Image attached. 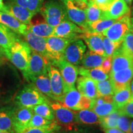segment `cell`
I'll use <instances>...</instances> for the list:
<instances>
[{"instance_id": "obj_53", "label": "cell", "mask_w": 133, "mask_h": 133, "mask_svg": "<svg viewBox=\"0 0 133 133\" xmlns=\"http://www.w3.org/2000/svg\"><path fill=\"white\" fill-rule=\"evenodd\" d=\"M124 1L126 3V4L128 5V6H130L132 4V0H124Z\"/></svg>"}, {"instance_id": "obj_24", "label": "cell", "mask_w": 133, "mask_h": 133, "mask_svg": "<svg viewBox=\"0 0 133 133\" xmlns=\"http://www.w3.org/2000/svg\"><path fill=\"white\" fill-rule=\"evenodd\" d=\"M19 39L21 38L19 34L8 26L0 24V46L4 49H8Z\"/></svg>"}, {"instance_id": "obj_20", "label": "cell", "mask_w": 133, "mask_h": 133, "mask_svg": "<svg viewBox=\"0 0 133 133\" xmlns=\"http://www.w3.org/2000/svg\"><path fill=\"white\" fill-rule=\"evenodd\" d=\"M78 91L81 95L94 99L97 97L96 81L85 76H80L76 80Z\"/></svg>"}, {"instance_id": "obj_8", "label": "cell", "mask_w": 133, "mask_h": 133, "mask_svg": "<svg viewBox=\"0 0 133 133\" xmlns=\"http://www.w3.org/2000/svg\"><path fill=\"white\" fill-rule=\"evenodd\" d=\"M48 59L51 62H56L64 58V53L68 45L75 39H69L52 36L46 38Z\"/></svg>"}, {"instance_id": "obj_22", "label": "cell", "mask_w": 133, "mask_h": 133, "mask_svg": "<svg viewBox=\"0 0 133 133\" xmlns=\"http://www.w3.org/2000/svg\"><path fill=\"white\" fill-rule=\"evenodd\" d=\"M0 24L8 26L14 32L22 35L28 30V25L23 24L13 16L1 11H0Z\"/></svg>"}, {"instance_id": "obj_7", "label": "cell", "mask_w": 133, "mask_h": 133, "mask_svg": "<svg viewBox=\"0 0 133 133\" xmlns=\"http://www.w3.org/2000/svg\"><path fill=\"white\" fill-rule=\"evenodd\" d=\"M51 63L59 69L64 81L65 93L69 89L75 87V86L78 75V68L76 65L67 62L64 58L56 62Z\"/></svg>"}, {"instance_id": "obj_41", "label": "cell", "mask_w": 133, "mask_h": 133, "mask_svg": "<svg viewBox=\"0 0 133 133\" xmlns=\"http://www.w3.org/2000/svg\"><path fill=\"white\" fill-rule=\"evenodd\" d=\"M104 48V57H112L115 51L119 47L121 44L115 43L109 38L104 36L103 38Z\"/></svg>"}, {"instance_id": "obj_39", "label": "cell", "mask_w": 133, "mask_h": 133, "mask_svg": "<svg viewBox=\"0 0 133 133\" xmlns=\"http://www.w3.org/2000/svg\"><path fill=\"white\" fill-rule=\"evenodd\" d=\"M54 121H50L49 119H46L39 115L36 114H33L31 119L30 121L29 124L26 126V128H39L44 127L50 125L54 122Z\"/></svg>"}, {"instance_id": "obj_47", "label": "cell", "mask_w": 133, "mask_h": 133, "mask_svg": "<svg viewBox=\"0 0 133 133\" xmlns=\"http://www.w3.org/2000/svg\"><path fill=\"white\" fill-rule=\"evenodd\" d=\"M105 133H125L118 128L107 129L105 130Z\"/></svg>"}, {"instance_id": "obj_10", "label": "cell", "mask_w": 133, "mask_h": 133, "mask_svg": "<svg viewBox=\"0 0 133 133\" xmlns=\"http://www.w3.org/2000/svg\"><path fill=\"white\" fill-rule=\"evenodd\" d=\"M86 46L81 39L76 38L66 48L64 53V59L75 65H81L85 54Z\"/></svg>"}, {"instance_id": "obj_31", "label": "cell", "mask_w": 133, "mask_h": 133, "mask_svg": "<svg viewBox=\"0 0 133 133\" xmlns=\"http://www.w3.org/2000/svg\"><path fill=\"white\" fill-rule=\"evenodd\" d=\"M129 86L115 91L113 94V102L118 109H121L131 99V92Z\"/></svg>"}, {"instance_id": "obj_27", "label": "cell", "mask_w": 133, "mask_h": 133, "mask_svg": "<svg viewBox=\"0 0 133 133\" xmlns=\"http://www.w3.org/2000/svg\"><path fill=\"white\" fill-rule=\"evenodd\" d=\"M78 74L81 76H85L96 81H102L109 79V75L106 74L101 66L96 68L87 69L83 66L78 68Z\"/></svg>"}, {"instance_id": "obj_23", "label": "cell", "mask_w": 133, "mask_h": 133, "mask_svg": "<svg viewBox=\"0 0 133 133\" xmlns=\"http://www.w3.org/2000/svg\"><path fill=\"white\" fill-rule=\"evenodd\" d=\"M81 94L75 87L71 88L64 94L59 102L65 107L74 111L80 110L79 101Z\"/></svg>"}, {"instance_id": "obj_5", "label": "cell", "mask_w": 133, "mask_h": 133, "mask_svg": "<svg viewBox=\"0 0 133 133\" xmlns=\"http://www.w3.org/2000/svg\"><path fill=\"white\" fill-rule=\"evenodd\" d=\"M132 30L129 14L116 20L102 35L115 43L121 44L126 35Z\"/></svg>"}, {"instance_id": "obj_38", "label": "cell", "mask_w": 133, "mask_h": 133, "mask_svg": "<svg viewBox=\"0 0 133 133\" xmlns=\"http://www.w3.org/2000/svg\"><path fill=\"white\" fill-rule=\"evenodd\" d=\"M61 127L56 121L48 126L39 128H25L21 133H56L59 131Z\"/></svg>"}, {"instance_id": "obj_2", "label": "cell", "mask_w": 133, "mask_h": 133, "mask_svg": "<svg viewBox=\"0 0 133 133\" xmlns=\"http://www.w3.org/2000/svg\"><path fill=\"white\" fill-rule=\"evenodd\" d=\"M39 12L46 22L54 27L62 22L69 20L64 5L59 0H48L43 6Z\"/></svg>"}, {"instance_id": "obj_44", "label": "cell", "mask_w": 133, "mask_h": 133, "mask_svg": "<svg viewBox=\"0 0 133 133\" xmlns=\"http://www.w3.org/2000/svg\"><path fill=\"white\" fill-rule=\"evenodd\" d=\"M92 105V99L81 95L80 101H79V109H91Z\"/></svg>"}, {"instance_id": "obj_36", "label": "cell", "mask_w": 133, "mask_h": 133, "mask_svg": "<svg viewBox=\"0 0 133 133\" xmlns=\"http://www.w3.org/2000/svg\"><path fill=\"white\" fill-rule=\"evenodd\" d=\"M32 109L34 114L39 115L50 121L54 120L55 117L54 112L50 105V102H45L37 105L33 107Z\"/></svg>"}, {"instance_id": "obj_18", "label": "cell", "mask_w": 133, "mask_h": 133, "mask_svg": "<svg viewBox=\"0 0 133 133\" xmlns=\"http://www.w3.org/2000/svg\"><path fill=\"white\" fill-rule=\"evenodd\" d=\"M129 13V7L124 0H115L107 11H104V18L118 20Z\"/></svg>"}, {"instance_id": "obj_14", "label": "cell", "mask_w": 133, "mask_h": 133, "mask_svg": "<svg viewBox=\"0 0 133 133\" xmlns=\"http://www.w3.org/2000/svg\"><path fill=\"white\" fill-rule=\"evenodd\" d=\"M3 12L11 15L17 20L26 25L31 24V19L36 14L35 12L15 3L6 1Z\"/></svg>"}, {"instance_id": "obj_34", "label": "cell", "mask_w": 133, "mask_h": 133, "mask_svg": "<svg viewBox=\"0 0 133 133\" xmlns=\"http://www.w3.org/2000/svg\"><path fill=\"white\" fill-rule=\"evenodd\" d=\"M120 115V113L118 110L107 116L100 117V125L105 130L117 128V121Z\"/></svg>"}, {"instance_id": "obj_57", "label": "cell", "mask_w": 133, "mask_h": 133, "mask_svg": "<svg viewBox=\"0 0 133 133\" xmlns=\"http://www.w3.org/2000/svg\"><path fill=\"white\" fill-rule=\"evenodd\" d=\"M0 133H11L9 131H0Z\"/></svg>"}, {"instance_id": "obj_30", "label": "cell", "mask_w": 133, "mask_h": 133, "mask_svg": "<svg viewBox=\"0 0 133 133\" xmlns=\"http://www.w3.org/2000/svg\"><path fill=\"white\" fill-rule=\"evenodd\" d=\"M105 57L92 52L89 50L84 54L81 65L82 66L87 69L96 68L100 66L103 61L105 59Z\"/></svg>"}, {"instance_id": "obj_51", "label": "cell", "mask_w": 133, "mask_h": 133, "mask_svg": "<svg viewBox=\"0 0 133 133\" xmlns=\"http://www.w3.org/2000/svg\"><path fill=\"white\" fill-rule=\"evenodd\" d=\"M130 89L131 92V98H133V81L132 80L130 83Z\"/></svg>"}, {"instance_id": "obj_56", "label": "cell", "mask_w": 133, "mask_h": 133, "mask_svg": "<svg viewBox=\"0 0 133 133\" xmlns=\"http://www.w3.org/2000/svg\"><path fill=\"white\" fill-rule=\"evenodd\" d=\"M131 26H132V29L133 30V17L131 19Z\"/></svg>"}, {"instance_id": "obj_45", "label": "cell", "mask_w": 133, "mask_h": 133, "mask_svg": "<svg viewBox=\"0 0 133 133\" xmlns=\"http://www.w3.org/2000/svg\"><path fill=\"white\" fill-rule=\"evenodd\" d=\"M102 11H105L115 0H93Z\"/></svg>"}, {"instance_id": "obj_15", "label": "cell", "mask_w": 133, "mask_h": 133, "mask_svg": "<svg viewBox=\"0 0 133 133\" xmlns=\"http://www.w3.org/2000/svg\"><path fill=\"white\" fill-rule=\"evenodd\" d=\"M110 79L114 92L130 85L133 78V66L110 74Z\"/></svg>"}, {"instance_id": "obj_26", "label": "cell", "mask_w": 133, "mask_h": 133, "mask_svg": "<svg viewBox=\"0 0 133 133\" xmlns=\"http://www.w3.org/2000/svg\"><path fill=\"white\" fill-rule=\"evenodd\" d=\"M14 107H4L0 109V131L13 133V112Z\"/></svg>"}, {"instance_id": "obj_12", "label": "cell", "mask_w": 133, "mask_h": 133, "mask_svg": "<svg viewBox=\"0 0 133 133\" xmlns=\"http://www.w3.org/2000/svg\"><path fill=\"white\" fill-rule=\"evenodd\" d=\"M84 33L85 31L82 28L69 20H66L55 26L53 36L74 39L80 38L81 35Z\"/></svg>"}, {"instance_id": "obj_33", "label": "cell", "mask_w": 133, "mask_h": 133, "mask_svg": "<svg viewBox=\"0 0 133 133\" xmlns=\"http://www.w3.org/2000/svg\"><path fill=\"white\" fill-rule=\"evenodd\" d=\"M44 0H6V1L15 3L37 14L40 11Z\"/></svg>"}, {"instance_id": "obj_49", "label": "cell", "mask_w": 133, "mask_h": 133, "mask_svg": "<svg viewBox=\"0 0 133 133\" xmlns=\"http://www.w3.org/2000/svg\"><path fill=\"white\" fill-rule=\"evenodd\" d=\"M5 57V50L3 48L0 46V57Z\"/></svg>"}, {"instance_id": "obj_42", "label": "cell", "mask_w": 133, "mask_h": 133, "mask_svg": "<svg viewBox=\"0 0 133 133\" xmlns=\"http://www.w3.org/2000/svg\"><path fill=\"white\" fill-rule=\"evenodd\" d=\"M130 121L128 117L121 115L117 121V128L125 133H130Z\"/></svg>"}, {"instance_id": "obj_1", "label": "cell", "mask_w": 133, "mask_h": 133, "mask_svg": "<svg viewBox=\"0 0 133 133\" xmlns=\"http://www.w3.org/2000/svg\"><path fill=\"white\" fill-rule=\"evenodd\" d=\"M5 50V57L21 70L24 78L27 74L32 50L25 41H16L9 49Z\"/></svg>"}, {"instance_id": "obj_55", "label": "cell", "mask_w": 133, "mask_h": 133, "mask_svg": "<svg viewBox=\"0 0 133 133\" xmlns=\"http://www.w3.org/2000/svg\"><path fill=\"white\" fill-rule=\"evenodd\" d=\"M3 64V57H0V66H1Z\"/></svg>"}, {"instance_id": "obj_13", "label": "cell", "mask_w": 133, "mask_h": 133, "mask_svg": "<svg viewBox=\"0 0 133 133\" xmlns=\"http://www.w3.org/2000/svg\"><path fill=\"white\" fill-rule=\"evenodd\" d=\"M48 75L51 82V91L54 101L59 102L65 94L64 83L59 70L50 62L48 66Z\"/></svg>"}, {"instance_id": "obj_40", "label": "cell", "mask_w": 133, "mask_h": 133, "mask_svg": "<svg viewBox=\"0 0 133 133\" xmlns=\"http://www.w3.org/2000/svg\"><path fill=\"white\" fill-rule=\"evenodd\" d=\"M121 48L126 54L133 58V30L132 29L126 35L121 44Z\"/></svg>"}, {"instance_id": "obj_35", "label": "cell", "mask_w": 133, "mask_h": 133, "mask_svg": "<svg viewBox=\"0 0 133 133\" xmlns=\"http://www.w3.org/2000/svg\"><path fill=\"white\" fill-rule=\"evenodd\" d=\"M91 110L95 112L99 117H103L110 114L111 113L115 112L118 109L114 102H106L102 104L93 106L91 108Z\"/></svg>"}, {"instance_id": "obj_17", "label": "cell", "mask_w": 133, "mask_h": 133, "mask_svg": "<svg viewBox=\"0 0 133 133\" xmlns=\"http://www.w3.org/2000/svg\"><path fill=\"white\" fill-rule=\"evenodd\" d=\"M25 40L29 44L31 49L48 59L46 38L35 35L31 31H27L23 35Z\"/></svg>"}, {"instance_id": "obj_60", "label": "cell", "mask_w": 133, "mask_h": 133, "mask_svg": "<svg viewBox=\"0 0 133 133\" xmlns=\"http://www.w3.org/2000/svg\"><path fill=\"white\" fill-rule=\"evenodd\" d=\"M132 81H133V78H132Z\"/></svg>"}, {"instance_id": "obj_32", "label": "cell", "mask_w": 133, "mask_h": 133, "mask_svg": "<svg viewBox=\"0 0 133 133\" xmlns=\"http://www.w3.org/2000/svg\"><path fill=\"white\" fill-rule=\"evenodd\" d=\"M85 12L87 22H93L98 20L104 19V11H102L93 0H89Z\"/></svg>"}, {"instance_id": "obj_9", "label": "cell", "mask_w": 133, "mask_h": 133, "mask_svg": "<svg viewBox=\"0 0 133 133\" xmlns=\"http://www.w3.org/2000/svg\"><path fill=\"white\" fill-rule=\"evenodd\" d=\"M50 62L49 60L46 57L32 51L27 74L25 78L28 81L31 77L48 74V66Z\"/></svg>"}, {"instance_id": "obj_43", "label": "cell", "mask_w": 133, "mask_h": 133, "mask_svg": "<svg viewBox=\"0 0 133 133\" xmlns=\"http://www.w3.org/2000/svg\"><path fill=\"white\" fill-rule=\"evenodd\" d=\"M121 115L133 118V98H131L128 102L122 108L118 109Z\"/></svg>"}, {"instance_id": "obj_37", "label": "cell", "mask_w": 133, "mask_h": 133, "mask_svg": "<svg viewBox=\"0 0 133 133\" xmlns=\"http://www.w3.org/2000/svg\"><path fill=\"white\" fill-rule=\"evenodd\" d=\"M97 88V97L113 96L114 89L110 79H107L105 80L96 81Z\"/></svg>"}, {"instance_id": "obj_25", "label": "cell", "mask_w": 133, "mask_h": 133, "mask_svg": "<svg viewBox=\"0 0 133 133\" xmlns=\"http://www.w3.org/2000/svg\"><path fill=\"white\" fill-rule=\"evenodd\" d=\"M75 117L77 124L84 125L100 124V117L91 109H83L76 111Z\"/></svg>"}, {"instance_id": "obj_58", "label": "cell", "mask_w": 133, "mask_h": 133, "mask_svg": "<svg viewBox=\"0 0 133 133\" xmlns=\"http://www.w3.org/2000/svg\"><path fill=\"white\" fill-rule=\"evenodd\" d=\"M131 14H132V16H133V5L132 6V11H131Z\"/></svg>"}, {"instance_id": "obj_46", "label": "cell", "mask_w": 133, "mask_h": 133, "mask_svg": "<svg viewBox=\"0 0 133 133\" xmlns=\"http://www.w3.org/2000/svg\"><path fill=\"white\" fill-rule=\"evenodd\" d=\"M101 67L106 74H109L112 69V57H106L101 64Z\"/></svg>"}, {"instance_id": "obj_21", "label": "cell", "mask_w": 133, "mask_h": 133, "mask_svg": "<svg viewBox=\"0 0 133 133\" xmlns=\"http://www.w3.org/2000/svg\"><path fill=\"white\" fill-rule=\"evenodd\" d=\"M28 81H30L31 84L35 87L42 94L54 100V95L51 91V82L48 74L31 77L28 79Z\"/></svg>"}, {"instance_id": "obj_16", "label": "cell", "mask_w": 133, "mask_h": 133, "mask_svg": "<svg viewBox=\"0 0 133 133\" xmlns=\"http://www.w3.org/2000/svg\"><path fill=\"white\" fill-rule=\"evenodd\" d=\"M132 66L133 58L126 54L119 46L112 56V69L110 72H116Z\"/></svg>"}, {"instance_id": "obj_28", "label": "cell", "mask_w": 133, "mask_h": 133, "mask_svg": "<svg viewBox=\"0 0 133 133\" xmlns=\"http://www.w3.org/2000/svg\"><path fill=\"white\" fill-rule=\"evenodd\" d=\"M28 30L36 35L43 38H48L53 36L54 27L50 25L47 22H38L36 24L28 25Z\"/></svg>"}, {"instance_id": "obj_48", "label": "cell", "mask_w": 133, "mask_h": 133, "mask_svg": "<svg viewBox=\"0 0 133 133\" xmlns=\"http://www.w3.org/2000/svg\"><path fill=\"white\" fill-rule=\"evenodd\" d=\"M67 133H91L89 131L84 130H79V129H73V130L70 131Z\"/></svg>"}, {"instance_id": "obj_29", "label": "cell", "mask_w": 133, "mask_h": 133, "mask_svg": "<svg viewBox=\"0 0 133 133\" xmlns=\"http://www.w3.org/2000/svg\"><path fill=\"white\" fill-rule=\"evenodd\" d=\"M116 21L114 19H102L93 22H88L85 33H102L110 26Z\"/></svg>"}, {"instance_id": "obj_11", "label": "cell", "mask_w": 133, "mask_h": 133, "mask_svg": "<svg viewBox=\"0 0 133 133\" xmlns=\"http://www.w3.org/2000/svg\"><path fill=\"white\" fill-rule=\"evenodd\" d=\"M34 114L32 108L14 107L13 112V133H21L26 128Z\"/></svg>"}, {"instance_id": "obj_50", "label": "cell", "mask_w": 133, "mask_h": 133, "mask_svg": "<svg viewBox=\"0 0 133 133\" xmlns=\"http://www.w3.org/2000/svg\"><path fill=\"white\" fill-rule=\"evenodd\" d=\"M4 8V3H3V0H0V11L3 12Z\"/></svg>"}, {"instance_id": "obj_6", "label": "cell", "mask_w": 133, "mask_h": 133, "mask_svg": "<svg viewBox=\"0 0 133 133\" xmlns=\"http://www.w3.org/2000/svg\"><path fill=\"white\" fill-rule=\"evenodd\" d=\"M50 105L54 112V120L57 123L68 131L74 129L75 125L77 124L75 117L76 112L65 107L57 101L50 102Z\"/></svg>"}, {"instance_id": "obj_19", "label": "cell", "mask_w": 133, "mask_h": 133, "mask_svg": "<svg viewBox=\"0 0 133 133\" xmlns=\"http://www.w3.org/2000/svg\"><path fill=\"white\" fill-rule=\"evenodd\" d=\"M82 38L89 50L98 54L104 56V48L103 38L104 35L102 33H88L81 35Z\"/></svg>"}, {"instance_id": "obj_59", "label": "cell", "mask_w": 133, "mask_h": 133, "mask_svg": "<svg viewBox=\"0 0 133 133\" xmlns=\"http://www.w3.org/2000/svg\"><path fill=\"white\" fill-rule=\"evenodd\" d=\"M56 133H63V132H56Z\"/></svg>"}, {"instance_id": "obj_4", "label": "cell", "mask_w": 133, "mask_h": 133, "mask_svg": "<svg viewBox=\"0 0 133 133\" xmlns=\"http://www.w3.org/2000/svg\"><path fill=\"white\" fill-rule=\"evenodd\" d=\"M59 1L64 5L69 21L80 26L84 30L88 24L85 12L88 4L75 0Z\"/></svg>"}, {"instance_id": "obj_52", "label": "cell", "mask_w": 133, "mask_h": 133, "mask_svg": "<svg viewBox=\"0 0 133 133\" xmlns=\"http://www.w3.org/2000/svg\"><path fill=\"white\" fill-rule=\"evenodd\" d=\"M130 133H133V119L130 121Z\"/></svg>"}, {"instance_id": "obj_54", "label": "cell", "mask_w": 133, "mask_h": 133, "mask_svg": "<svg viewBox=\"0 0 133 133\" xmlns=\"http://www.w3.org/2000/svg\"><path fill=\"white\" fill-rule=\"evenodd\" d=\"M75 1H79V2L84 3H86V4H88V1H89V0H75Z\"/></svg>"}, {"instance_id": "obj_3", "label": "cell", "mask_w": 133, "mask_h": 133, "mask_svg": "<svg viewBox=\"0 0 133 133\" xmlns=\"http://www.w3.org/2000/svg\"><path fill=\"white\" fill-rule=\"evenodd\" d=\"M45 102H50L47 96L42 94L32 84L24 86L15 98V103L19 107L33 108Z\"/></svg>"}]
</instances>
